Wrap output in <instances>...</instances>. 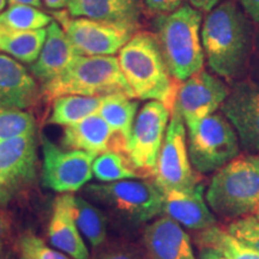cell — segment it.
Listing matches in <instances>:
<instances>
[{"mask_svg": "<svg viewBox=\"0 0 259 259\" xmlns=\"http://www.w3.org/2000/svg\"><path fill=\"white\" fill-rule=\"evenodd\" d=\"M67 11L72 17L114 23L139 24V0H69Z\"/></svg>", "mask_w": 259, "mask_h": 259, "instance_id": "44dd1931", "label": "cell"}, {"mask_svg": "<svg viewBox=\"0 0 259 259\" xmlns=\"http://www.w3.org/2000/svg\"><path fill=\"white\" fill-rule=\"evenodd\" d=\"M19 259H30V258H28V257H24V255H22V257L19 258Z\"/></svg>", "mask_w": 259, "mask_h": 259, "instance_id": "b9f144b4", "label": "cell"}, {"mask_svg": "<svg viewBox=\"0 0 259 259\" xmlns=\"http://www.w3.org/2000/svg\"><path fill=\"white\" fill-rule=\"evenodd\" d=\"M204 56L213 72L225 78L238 77L251 51V24L233 2L215 6L202 24Z\"/></svg>", "mask_w": 259, "mask_h": 259, "instance_id": "6da1fadb", "label": "cell"}, {"mask_svg": "<svg viewBox=\"0 0 259 259\" xmlns=\"http://www.w3.org/2000/svg\"><path fill=\"white\" fill-rule=\"evenodd\" d=\"M199 259H228L212 248H199Z\"/></svg>", "mask_w": 259, "mask_h": 259, "instance_id": "d590c367", "label": "cell"}, {"mask_svg": "<svg viewBox=\"0 0 259 259\" xmlns=\"http://www.w3.org/2000/svg\"><path fill=\"white\" fill-rule=\"evenodd\" d=\"M79 56L61 25L54 21L47 27L46 41L40 56L29 70L42 85L57 78Z\"/></svg>", "mask_w": 259, "mask_h": 259, "instance_id": "ac0fdd59", "label": "cell"}, {"mask_svg": "<svg viewBox=\"0 0 259 259\" xmlns=\"http://www.w3.org/2000/svg\"><path fill=\"white\" fill-rule=\"evenodd\" d=\"M51 23V16L35 6L10 5L0 14V30L5 31L38 30Z\"/></svg>", "mask_w": 259, "mask_h": 259, "instance_id": "83f0119b", "label": "cell"}, {"mask_svg": "<svg viewBox=\"0 0 259 259\" xmlns=\"http://www.w3.org/2000/svg\"><path fill=\"white\" fill-rule=\"evenodd\" d=\"M51 245L72 259H90L88 247L83 240L70 209V194L57 197L48 225Z\"/></svg>", "mask_w": 259, "mask_h": 259, "instance_id": "ffe728a7", "label": "cell"}, {"mask_svg": "<svg viewBox=\"0 0 259 259\" xmlns=\"http://www.w3.org/2000/svg\"><path fill=\"white\" fill-rule=\"evenodd\" d=\"M37 162L35 134L0 142V206H6L34 185Z\"/></svg>", "mask_w": 259, "mask_h": 259, "instance_id": "8fae6325", "label": "cell"}, {"mask_svg": "<svg viewBox=\"0 0 259 259\" xmlns=\"http://www.w3.org/2000/svg\"><path fill=\"white\" fill-rule=\"evenodd\" d=\"M189 2L194 9L199 10V11L209 12L215 6H218L220 3H222V0H189Z\"/></svg>", "mask_w": 259, "mask_h": 259, "instance_id": "e575fe53", "label": "cell"}, {"mask_svg": "<svg viewBox=\"0 0 259 259\" xmlns=\"http://www.w3.org/2000/svg\"><path fill=\"white\" fill-rule=\"evenodd\" d=\"M19 248L24 257L30 259H72L64 252L54 250L38 236L27 233L19 239Z\"/></svg>", "mask_w": 259, "mask_h": 259, "instance_id": "f546056e", "label": "cell"}, {"mask_svg": "<svg viewBox=\"0 0 259 259\" xmlns=\"http://www.w3.org/2000/svg\"><path fill=\"white\" fill-rule=\"evenodd\" d=\"M44 3L45 5H46V8L59 11V10L64 9L65 6L67 8V3H69V0H44Z\"/></svg>", "mask_w": 259, "mask_h": 259, "instance_id": "74e56055", "label": "cell"}, {"mask_svg": "<svg viewBox=\"0 0 259 259\" xmlns=\"http://www.w3.org/2000/svg\"><path fill=\"white\" fill-rule=\"evenodd\" d=\"M153 180L163 193L193 189L200 183L190 160L186 125L176 108L171 112Z\"/></svg>", "mask_w": 259, "mask_h": 259, "instance_id": "30bf717a", "label": "cell"}, {"mask_svg": "<svg viewBox=\"0 0 259 259\" xmlns=\"http://www.w3.org/2000/svg\"><path fill=\"white\" fill-rule=\"evenodd\" d=\"M155 35L171 76L184 82L203 70L202 11L183 5L155 19Z\"/></svg>", "mask_w": 259, "mask_h": 259, "instance_id": "277c9868", "label": "cell"}, {"mask_svg": "<svg viewBox=\"0 0 259 259\" xmlns=\"http://www.w3.org/2000/svg\"><path fill=\"white\" fill-rule=\"evenodd\" d=\"M105 97V96H103ZM103 97L66 95L53 100L50 124L70 126L99 113Z\"/></svg>", "mask_w": 259, "mask_h": 259, "instance_id": "cb8c5ba5", "label": "cell"}, {"mask_svg": "<svg viewBox=\"0 0 259 259\" xmlns=\"http://www.w3.org/2000/svg\"><path fill=\"white\" fill-rule=\"evenodd\" d=\"M41 144L44 154L41 181L47 189L60 193L77 192L92 180L97 155L60 148L46 136L41 137Z\"/></svg>", "mask_w": 259, "mask_h": 259, "instance_id": "7c38bea8", "label": "cell"}, {"mask_svg": "<svg viewBox=\"0 0 259 259\" xmlns=\"http://www.w3.org/2000/svg\"><path fill=\"white\" fill-rule=\"evenodd\" d=\"M100 259H137L134 254L125 251H112L103 254Z\"/></svg>", "mask_w": 259, "mask_h": 259, "instance_id": "8d00e7d4", "label": "cell"}, {"mask_svg": "<svg viewBox=\"0 0 259 259\" xmlns=\"http://www.w3.org/2000/svg\"><path fill=\"white\" fill-rule=\"evenodd\" d=\"M247 16L259 23V0H239Z\"/></svg>", "mask_w": 259, "mask_h": 259, "instance_id": "836d02e7", "label": "cell"}, {"mask_svg": "<svg viewBox=\"0 0 259 259\" xmlns=\"http://www.w3.org/2000/svg\"><path fill=\"white\" fill-rule=\"evenodd\" d=\"M93 173L101 183L143 179L124 151L108 150L96 156L93 164Z\"/></svg>", "mask_w": 259, "mask_h": 259, "instance_id": "4316f807", "label": "cell"}, {"mask_svg": "<svg viewBox=\"0 0 259 259\" xmlns=\"http://www.w3.org/2000/svg\"><path fill=\"white\" fill-rule=\"evenodd\" d=\"M205 199L215 216L226 222L254 215L259 206V155L239 154L215 171Z\"/></svg>", "mask_w": 259, "mask_h": 259, "instance_id": "3957f363", "label": "cell"}, {"mask_svg": "<svg viewBox=\"0 0 259 259\" xmlns=\"http://www.w3.org/2000/svg\"><path fill=\"white\" fill-rule=\"evenodd\" d=\"M246 153H259V85L252 80L238 83L221 106Z\"/></svg>", "mask_w": 259, "mask_h": 259, "instance_id": "5bb4252c", "label": "cell"}, {"mask_svg": "<svg viewBox=\"0 0 259 259\" xmlns=\"http://www.w3.org/2000/svg\"><path fill=\"white\" fill-rule=\"evenodd\" d=\"M258 40H259V37H258Z\"/></svg>", "mask_w": 259, "mask_h": 259, "instance_id": "7bdbcfd3", "label": "cell"}, {"mask_svg": "<svg viewBox=\"0 0 259 259\" xmlns=\"http://www.w3.org/2000/svg\"><path fill=\"white\" fill-rule=\"evenodd\" d=\"M227 231L259 253V220L255 216L239 219L226 226Z\"/></svg>", "mask_w": 259, "mask_h": 259, "instance_id": "4dcf8cb0", "label": "cell"}, {"mask_svg": "<svg viewBox=\"0 0 259 259\" xmlns=\"http://www.w3.org/2000/svg\"><path fill=\"white\" fill-rule=\"evenodd\" d=\"M9 5H29L35 8H42V0H8Z\"/></svg>", "mask_w": 259, "mask_h": 259, "instance_id": "f35d334b", "label": "cell"}, {"mask_svg": "<svg viewBox=\"0 0 259 259\" xmlns=\"http://www.w3.org/2000/svg\"><path fill=\"white\" fill-rule=\"evenodd\" d=\"M11 222L8 215L0 210V259H10Z\"/></svg>", "mask_w": 259, "mask_h": 259, "instance_id": "1f68e13d", "label": "cell"}, {"mask_svg": "<svg viewBox=\"0 0 259 259\" xmlns=\"http://www.w3.org/2000/svg\"><path fill=\"white\" fill-rule=\"evenodd\" d=\"M41 93L51 101L66 95L103 97L115 94L135 99L114 56H79L57 78L42 84Z\"/></svg>", "mask_w": 259, "mask_h": 259, "instance_id": "5b68a950", "label": "cell"}, {"mask_svg": "<svg viewBox=\"0 0 259 259\" xmlns=\"http://www.w3.org/2000/svg\"><path fill=\"white\" fill-rule=\"evenodd\" d=\"M32 134H36V122L30 113L0 106V142Z\"/></svg>", "mask_w": 259, "mask_h": 259, "instance_id": "f1b7e54d", "label": "cell"}, {"mask_svg": "<svg viewBox=\"0 0 259 259\" xmlns=\"http://www.w3.org/2000/svg\"><path fill=\"white\" fill-rule=\"evenodd\" d=\"M229 92L219 77L200 70L181 82L174 108L183 116L186 127H190L221 108Z\"/></svg>", "mask_w": 259, "mask_h": 259, "instance_id": "4fadbf2b", "label": "cell"}, {"mask_svg": "<svg viewBox=\"0 0 259 259\" xmlns=\"http://www.w3.org/2000/svg\"><path fill=\"white\" fill-rule=\"evenodd\" d=\"M41 95L30 70L8 54H0V106L25 111L36 106Z\"/></svg>", "mask_w": 259, "mask_h": 259, "instance_id": "2e32d148", "label": "cell"}, {"mask_svg": "<svg viewBox=\"0 0 259 259\" xmlns=\"http://www.w3.org/2000/svg\"><path fill=\"white\" fill-rule=\"evenodd\" d=\"M170 115L169 109L158 101L147 102L137 113L126 154L143 179H154Z\"/></svg>", "mask_w": 259, "mask_h": 259, "instance_id": "9c48e42d", "label": "cell"}, {"mask_svg": "<svg viewBox=\"0 0 259 259\" xmlns=\"http://www.w3.org/2000/svg\"><path fill=\"white\" fill-rule=\"evenodd\" d=\"M143 239L151 259H196L189 234L168 216L145 227Z\"/></svg>", "mask_w": 259, "mask_h": 259, "instance_id": "d6986e66", "label": "cell"}, {"mask_svg": "<svg viewBox=\"0 0 259 259\" xmlns=\"http://www.w3.org/2000/svg\"><path fill=\"white\" fill-rule=\"evenodd\" d=\"M61 144L65 149L83 150L97 156L108 150L126 153V144L116 137L99 113L73 125L65 126Z\"/></svg>", "mask_w": 259, "mask_h": 259, "instance_id": "e0dca14e", "label": "cell"}, {"mask_svg": "<svg viewBox=\"0 0 259 259\" xmlns=\"http://www.w3.org/2000/svg\"><path fill=\"white\" fill-rule=\"evenodd\" d=\"M139 103L124 94H115L103 97L99 114L105 119L116 137L121 139L127 148L131 137Z\"/></svg>", "mask_w": 259, "mask_h": 259, "instance_id": "603a6c76", "label": "cell"}, {"mask_svg": "<svg viewBox=\"0 0 259 259\" xmlns=\"http://www.w3.org/2000/svg\"><path fill=\"white\" fill-rule=\"evenodd\" d=\"M84 196L103 206L115 218L131 226H138L161 215L164 193L155 181L130 179L114 183L89 184Z\"/></svg>", "mask_w": 259, "mask_h": 259, "instance_id": "8992f818", "label": "cell"}, {"mask_svg": "<svg viewBox=\"0 0 259 259\" xmlns=\"http://www.w3.org/2000/svg\"><path fill=\"white\" fill-rule=\"evenodd\" d=\"M47 36V29L31 31L0 30V51L14 59L32 64L40 56Z\"/></svg>", "mask_w": 259, "mask_h": 259, "instance_id": "d4e9b609", "label": "cell"}, {"mask_svg": "<svg viewBox=\"0 0 259 259\" xmlns=\"http://www.w3.org/2000/svg\"><path fill=\"white\" fill-rule=\"evenodd\" d=\"M204 190V184L199 183L193 189L166 192L162 213L191 231H204L218 225L215 213L206 203Z\"/></svg>", "mask_w": 259, "mask_h": 259, "instance_id": "9a60e30c", "label": "cell"}, {"mask_svg": "<svg viewBox=\"0 0 259 259\" xmlns=\"http://www.w3.org/2000/svg\"><path fill=\"white\" fill-rule=\"evenodd\" d=\"M70 209L80 234L89 244L94 247L102 245L108 233V218L106 212L96 204L72 194H70Z\"/></svg>", "mask_w": 259, "mask_h": 259, "instance_id": "7402d4cb", "label": "cell"}, {"mask_svg": "<svg viewBox=\"0 0 259 259\" xmlns=\"http://www.w3.org/2000/svg\"><path fill=\"white\" fill-rule=\"evenodd\" d=\"M118 61L135 99L158 101L173 112L181 82L171 76L156 35L136 32L119 51Z\"/></svg>", "mask_w": 259, "mask_h": 259, "instance_id": "7a4b0ae2", "label": "cell"}, {"mask_svg": "<svg viewBox=\"0 0 259 259\" xmlns=\"http://www.w3.org/2000/svg\"><path fill=\"white\" fill-rule=\"evenodd\" d=\"M6 4H8V0H0V14L5 10Z\"/></svg>", "mask_w": 259, "mask_h": 259, "instance_id": "ab89813d", "label": "cell"}, {"mask_svg": "<svg viewBox=\"0 0 259 259\" xmlns=\"http://www.w3.org/2000/svg\"><path fill=\"white\" fill-rule=\"evenodd\" d=\"M67 37L80 56H114L138 31L139 24L114 23L89 18H73L69 11L54 12Z\"/></svg>", "mask_w": 259, "mask_h": 259, "instance_id": "ba28073f", "label": "cell"}, {"mask_svg": "<svg viewBox=\"0 0 259 259\" xmlns=\"http://www.w3.org/2000/svg\"><path fill=\"white\" fill-rule=\"evenodd\" d=\"M240 147L234 127L222 113H213L187 127L190 160L198 174L221 169L240 154Z\"/></svg>", "mask_w": 259, "mask_h": 259, "instance_id": "52a82bcc", "label": "cell"}, {"mask_svg": "<svg viewBox=\"0 0 259 259\" xmlns=\"http://www.w3.org/2000/svg\"><path fill=\"white\" fill-rule=\"evenodd\" d=\"M253 216H255V218H257L258 220H259V206H258V209H257V211L254 212V215Z\"/></svg>", "mask_w": 259, "mask_h": 259, "instance_id": "60d3db41", "label": "cell"}, {"mask_svg": "<svg viewBox=\"0 0 259 259\" xmlns=\"http://www.w3.org/2000/svg\"><path fill=\"white\" fill-rule=\"evenodd\" d=\"M199 248H212L228 259H259V253L236 239L226 227L215 225L194 235Z\"/></svg>", "mask_w": 259, "mask_h": 259, "instance_id": "484cf974", "label": "cell"}, {"mask_svg": "<svg viewBox=\"0 0 259 259\" xmlns=\"http://www.w3.org/2000/svg\"><path fill=\"white\" fill-rule=\"evenodd\" d=\"M149 11L155 14H170L183 6V0H143Z\"/></svg>", "mask_w": 259, "mask_h": 259, "instance_id": "d6a6232c", "label": "cell"}]
</instances>
